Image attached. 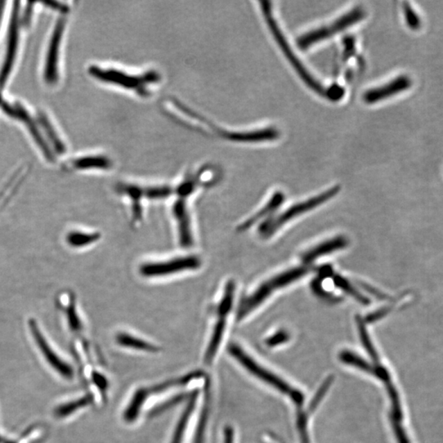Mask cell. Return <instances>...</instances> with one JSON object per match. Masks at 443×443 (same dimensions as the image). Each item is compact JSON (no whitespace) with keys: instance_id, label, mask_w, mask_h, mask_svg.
Instances as JSON below:
<instances>
[{"instance_id":"16","label":"cell","mask_w":443,"mask_h":443,"mask_svg":"<svg viewBox=\"0 0 443 443\" xmlns=\"http://www.w3.org/2000/svg\"><path fill=\"white\" fill-rule=\"evenodd\" d=\"M412 85L410 78L406 76H400L392 82L383 85V87L369 89L364 94V101L367 104H375L382 101L388 97L397 95L398 93L406 91Z\"/></svg>"},{"instance_id":"23","label":"cell","mask_w":443,"mask_h":443,"mask_svg":"<svg viewBox=\"0 0 443 443\" xmlns=\"http://www.w3.org/2000/svg\"><path fill=\"white\" fill-rule=\"evenodd\" d=\"M149 395V391L146 388H141L136 392L132 401L128 406V409L124 412V419L127 422H133L134 420H136L143 404Z\"/></svg>"},{"instance_id":"39","label":"cell","mask_w":443,"mask_h":443,"mask_svg":"<svg viewBox=\"0 0 443 443\" xmlns=\"http://www.w3.org/2000/svg\"><path fill=\"white\" fill-rule=\"evenodd\" d=\"M94 381L96 383L98 388L105 389L106 388V380L101 375L95 374L94 375Z\"/></svg>"},{"instance_id":"14","label":"cell","mask_w":443,"mask_h":443,"mask_svg":"<svg viewBox=\"0 0 443 443\" xmlns=\"http://www.w3.org/2000/svg\"><path fill=\"white\" fill-rule=\"evenodd\" d=\"M64 166L71 172H106L113 168L114 162L105 155L84 154L67 160Z\"/></svg>"},{"instance_id":"3","label":"cell","mask_w":443,"mask_h":443,"mask_svg":"<svg viewBox=\"0 0 443 443\" xmlns=\"http://www.w3.org/2000/svg\"><path fill=\"white\" fill-rule=\"evenodd\" d=\"M24 30L21 17V3L13 2L7 28L3 33V51L0 57V96H3L10 83L19 64Z\"/></svg>"},{"instance_id":"17","label":"cell","mask_w":443,"mask_h":443,"mask_svg":"<svg viewBox=\"0 0 443 443\" xmlns=\"http://www.w3.org/2000/svg\"><path fill=\"white\" fill-rule=\"evenodd\" d=\"M216 133L226 140L244 143L271 141L277 140L280 136L279 131L272 128L244 132H227L217 129Z\"/></svg>"},{"instance_id":"12","label":"cell","mask_w":443,"mask_h":443,"mask_svg":"<svg viewBox=\"0 0 443 443\" xmlns=\"http://www.w3.org/2000/svg\"><path fill=\"white\" fill-rule=\"evenodd\" d=\"M115 192L128 201L132 225H141L144 218V203L147 201L145 185L134 182H119L115 186Z\"/></svg>"},{"instance_id":"29","label":"cell","mask_w":443,"mask_h":443,"mask_svg":"<svg viewBox=\"0 0 443 443\" xmlns=\"http://www.w3.org/2000/svg\"><path fill=\"white\" fill-rule=\"evenodd\" d=\"M334 280L336 284H337L340 288H342L345 293L350 295L353 298H355L356 301L364 304V305H367V304L369 303L368 299L363 297L359 292H357V290L354 289L347 280L342 279V277L337 276L335 277Z\"/></svg>"},{"instance_id":"37","label":"cell","mask_w":443,"mask_h":443,"mask_svg":"<svg viewBox=\"0 0 443 443\" xmlns=\"http://www.w3.org/2000/svg\"><path fill=\"white\" fill-rule=\"evenodd\" d=\"M184 397H185L184 396H179V397H177L175 398H173V400L167 402V403H165V404L159 406L158 409H156L154 411L153 414H158V413L162 412V411L169 408V407H171L172 406L178 403V402L182 401L183 399V398H184Z\"/></svg>"},{"instance_id":"27","label":"cell","mask_w":443,"mask_h":443,"mask_svg":"<svg viewBox=\"0 0 443 443\" xmlns=\"http://www.w3.org/2000/svg\"><path fill=\"white\" fill-rule=\"evenodd\" d=\"M195 397L196 396L192 398L191 401L189 402V404H188L185 410V412H183V415H182V417L180 419V422H179L177 424V428L176 429L175 433H174L172 443H182L183 433H184L185 432V429L188 424V419H189L192 411H193L194 410L196 402Z\"/></svg>"},{"instance_id":"26","label":"cell","mask_w":443,"mask_h":443,"mask_svg":"<svg viewBox=\"0 0 443 443\" xmlns=\"http://www.w3.org/2000/svg\"><path fill=\"white\" fill-rule=\"evenodd\" d=\"M92 401V397L89 396L84 397L80 398V399L69 402V403H67L62 405L55 410V415L59 418H64L67 416H69L76 411L83 408V407L91 404Z\"/></svg>"},{"instance_id":"33","label":"cell","mask_w":443,"mask_h":443,"mask_svg":"<svg viewBox=\"0 0 443 443\" xmlns=\"http://www.w3.org/2000/svg\"><path fill=\"white\" fill-rule=\"evenodd\" d=\"M12 3L0 1V37L4 33L10 19Z\"/></svg>"},{"instance_id":"18","label":"cell","mask_w":443,"mask_h":443,"mask_svg":"<svg viewBox=\"0 0 443 443\" xmlns=\"http://www.w3.org/2000/svg\"><path fill=\"white\" fill-rule=\"evenodd\" d=\"M101 237L100 232L73 229L67 234L65 241L71 248L84 249L100 241Z\"/></svg>"},{"instance_id":"5","label":"cell","mask_w":443,"mask_h":443,"mask_svg":"<svg viewBox=\"0 0 443 443\" xmlns=\"http://www.w3.org/2000/svg\"><path fill=\"white\" fill-rule=\"evenodd\" d=\"M308 272V268L299 267L286 271L259 286L257 290L241 299L237 311V321H241L253 312L276 290L293 284Z\"/></svg>"},{"instance_id":"21","label":"cell","mask_w":443,"mask_h":443,"mask_svg":"<svg viewBox=\"0 0 443 443\" xmlns=\"http://www.w3.org/2000/svg\"><path fill=\"white\" fill-rule=\"evenodd\" d=\"M115 341L119 346L133 349V350L158 352L159 348L155 345L148 342L146 340L136 337L132 334L126 332H120L116 335Z\"/></svg>"},{"instance_id":"1","label":"cell","mask_w":443,"mask_h":443,"mask_svg":"<svg viewBox=\"0 0 443 443\" xmlns=\"http://www.w3.org/2000/svg\"><path fill=\"white\" fill-rule=\"evenodd\" d=\"M69 15H59L53 22L44 42L40 66V77L49 89L60 86L62 80V59Z\"/></svg>"},{"instance_id":"25","label":"cell","mask_w":443,"mask_h":443,"mask_svg":"<svg viewBox=\"0 0 443 443\" xmlns=\"http://www.w3.org/2000/svg\"><path fill=\"white\" fill-rule=\"evenodd\" d=\"M24 170L20 169L16 173L13 177L8 182V185L3 188L1 193H0V209H2L6 202L10 200L12 195H15L17 188L21 184V182L24 178Z\"/></svg>"},{"instance_id":"13","label":"cell","mask_w":443,"mask_h":443,"mask_svg":"<svg viewBox=\"0 0 443 443\" xmlns=\"http://www.w3.org/2000/svg\"><path fill=\"white\" fill-rule=\"evenodd\" d=\"M35 116H37L40 128L53 154L56 158L58 156L64 155L68 150V146L52 116L46 110L35 112Z\"/></svg>"},{"instance_id":"9","label":"cell","mask_w":443,"mask_h":443,"mask_svg":"<svg viewBox=\"0 0 443 443\" xmlns=\"http://www.w3.org/2000/svg\"><path fill=\"white\" fill-rule=\"evenodd\" d=\"M338 191L339 187L334 186L324 192V193L313 197V198L304 201V202L293 205V207L286 209L283 214L263 223V225L259 227V232H261L262 235L266 236L274 234L279 227L284 225L286 223L292 220V219L297 216H301V214L310 211L311 209L320 207V205H323L326 201L332 199L333 196L338 193Z\"/></svg>"},{"instance_id":"32","label":"cell","mask_w":443,"mask_h":443,"mask_svg":"<svg viewBox=\"0 0 443 443\" xmlns=\"http://www.w3.org/2000/svg\"><path fill=\"white\" fill-rule=\"evenodd\" d=\"M404 15L407 25L412 30H418L422 26V21L409 3H404Z\"/></svg>"},{"instance_id":"15","label":"cell","mask_w":443,"mask_h":443,"mask_svg":"<svg viewBox=\"0 0 443 443\" xmlns=\"http://www.w3.org/2000/svg\"><path fill=\"white\" fill-rule=\"evenodd\" d=\"M29 329L31 335L37 343L39 350L42 351L48 363L55 369L58 373H60L62 377L66 379H71L73 377V370L71 366L65 363L64 361L57 356L56 353L52 350L51 346L44 338L42 331L39 329V326L34 320L29 321Z\"/></svg>"},{"instance_id":"30","label":"cell","mask_w":443,"mask_h":443,"mask_svg":"<svg viewBox=\"0 0 443 443\" xmlns=\"http://www.w3.org/2000/svg\"><path fill=\"white\" fill-rule=\"evenodd\" d=\"M333 375H330L324 380L323 384L321 385V387L319 388V390L317 391L315 396L313 398L310 406H309V411H310V413L314 412L316 410L317 406H319L320 401L324 397L325 394L328 392L331 385L333 384Z\"/></svg>"},{"instance_id":"4","label":"cell","mask_w":443,"mask_h":443,"mask_svg":"<svg viewBox=\"0 0 443 443\" xmlns=\"http://www.w3.org/2000/svg\"><path fill=\"white\" fill-rule=\"evenodd\" d=\"M202 266L203 259L198 254H178L143 262L139 266L138 272L146 279H163L197 271Z\"/></svg>"},{"instance_id":"7","label":"cell","mask_w":443,"mask_h":443,"mask_svg":"<svg viewBox=\"0 0 443 443\" xmlns=\"http://www.w3.org/2000/svg\"><path fill=\"white\" fill-rule=\"evenodd\" d=\"M236 286L234 281H228L223 290L220 298L211 306L212 314L216 316L211 338L205 354V362L209 364L212 361L225 334L227 318L234 306Z\"/></svg>"},{"instance_id":"40","label":"cell","mask_w":443,"mask_h":443,"mask_svg":"<svg viewBox=\"0 0 443 443\" xmlns=\"http://www.w3.org/2000/svg\"><path fill=\"white\" fill-rule=\"evenodd\" d=\"M3 443H15V442H11V441H8V440H3Z\"/></svg>"},{"instance_id":"19","label":"cell","mask_w":443,"mask_h":443,"mask_svg":"<svg viewBox=\"0 0 443 443\" xmlns=\"http://www.w3.org/2000/svg\"><path fill=\"white\" fill-rule=\"evenodd\" d=\"M347 240L343 236L336 237L332 240L327 241L325 243L318 245L309 252L303 254V261L308 263L314 261L315 259L330 254L336 250L346 247Z\"/></svg>"},{"instance_id":"28","label":"cell","mask_w":443,"mask_h":443,"mask_svg":"<svg viewBox=\"0 0 443 443\" xmlns=\"http://www.w3.org/2000/svg\"><path fill=\"white\" fill-rule=\"evenodd\" d=\"M357 324L362 344H363L366 351L369 353L370 357L372 358V360L375 362L376 364H378L379 357L377 355V352L375 351L373 345L372 343H371L368 332H367V330L365 329L364 321L359 318V319H357Z\"/></svg>"},{"instance_id":"22","label":"cell","mask_w":443,"mask_h":443,"mask_svg":"<svg viewBox=\"0 0 443 443\" xmlns=\"http://www.w3.org/2000/svg\"><path fill=\"white\" fill-rule=\"evenodd\" d=\"M284 200V194H281V192H277L274 196L272 197L270 202L268 203L266 207L261 209V211L258 212L254 214L252 218L247 219L243 225H241L238 227V230L243 232L247 230L249 227H252L254 225V223L259 220V219L262 218L263 216H266L272 211H275L277 207H279L281 202H283Z\"/></svg>"},{"instance_id":"20","label":"cell","mask_w":443,"mask_h":443,"mask_svg":"<svg viewBox=\"0 0 443 443\" xmlns=\"http://www.w3.org/2000/svg\"><path fill=\"white\" fill-rule=\"evenodd\" d=\"M61 309L64 311L70 329L73 332H80L83 329L82 320L78 310L77 303L73 295L66 293L60 297Z\"/></svg>"},{"instance_id":"31","label":"cell","mask_w":443,"mask_h":443,"mask_svg":"<svg viewBox=\"0 0 443 443\" xmlns=\"http://www.w3.org/2000/svg\"><path fill=\"white\" fill-rule=\"evenodd\" d=\"M307 424V415L304 412L302 408H298L297 427L299 437H301L302 443H311L310 438H309Z\"/></svg>"},{"instance_id":"35","label":"cell","mask_w":443,"mask_h":443,"mask_svg":"<svg viewBox=\"0 0 443 443\" xmlns=\"http://www.w3.org/2000/svg\"><path fill=\"white\" fill-rule=\"evenodd\" d=\"M288 339L289 335L284 332V331H280V332L272 336L270 338L267 339L266 344L268 347L279 346V345L288 341Z\"/></svg>"},{"instance_id":"38","label":"cell","mask_w":443,"mask_h":443,"mask_svg":"<svg viewBox=\"0 0 443 443\" xmlns=\"http://www.w3.org/2000/svg\"><path fill=\"white\" fill-rule=\"evenodd\" d=\"M234 429L231 426H227L225 431V443H234Z\"/></svg>"},{"instance_id":"11","label":"cell","mask_w":443,"mask_h":443,"mask_svg":"<svg viewBox=\"0 0 443 443\" xmlns=\"http://www.w3.org/2000/svg\"><path fill=\"white\" fill-rule=\"evenodd\" d=\"M228 351L231 353V355L236 358L237 361L243 365L246 370L250 371V373L257 376L259 379L263 380L271 386L277 389L281 392H284L286 395L289 397L292 395L295 389L290 388L288 383H286L284 380H281L276 375L270 372L261 366H259L254 360L252 359L246 353L241 349L238 345L232 343L228 347Z\"/></svg>"},{"instance_id":"2","label":"cell","mask_w":443,"mask_h":443,"mask_svg":"<svg viewBox=\"0 0 443 443\" xmlns=\"http://www.w3.org/2000/svg\"><path fill=\"white\" fill-rule=\"evenodd\" d=\"M87 71L98 82L134 93L141 98L150 97L152 89L161 82V75L152 69L133 73L115 67L93 64L89 67Z\"/></svg>"},{"instance_id":"36","label":"cell","mask_w":443,"mask_h":443,"mask_svg":"<svg viewBox=\"0 0 443 443\" xmlns=\"http://www.w3.org/2000/svg\"><path fill=\"white\" fill-rule=\"evenodd\" d=\"M344 94V89L342 87H340L339 85L336 84L327 89L325 97L329 98V100L330 101H338L340 98L343 97Z\"/></svg>"},{"instance_id":"24","label":"cell","mask_w":443,"mask_h":443,"mask_svg":"<svg viewBox=\"0 0 443 443\" xmlns=\"http://www.w3.org/2000/svg\"><path fill=\"white\" fill-rule=\"evenodd\" d=\"M339 359L345 364L357 367V368L365 371L367 373L373 374L376 376V377L379 376V366L374 367L371 365L368 362H366L364 359H362L361 357L354 354V353L349 351H343L340 353Z\"/></svg>"},{"instance_id":"6","label":"cell","mask_w":443,"mask_h":443,"mask_svg":"<svg viewBox=\"0 0 443 443\" xmlns=\"http://www.w3.org/2000/svg\"><path fill=\"white\" fill-rule=\"evenodd\" d=\"M261 6L262 11L263 12V16H265L268 25V28H270L277 43L279 44L281 51L284 52V55L286 57V59L288 60L290 64H292L295 71H297L299 77H301V78L304 80V82H305L309 87L317 94H319V95L326 96L327 89L323 87V85H321L319 82H318V80L310 73V71L304 67L302 62L299 61L297 55H295L292 48L290 46V44H288V42H286L284 34L281 33L279 26H277L274 17H272L271 3L261 2Z\"/></svg>"},{"instance_id":"34","label":"cell","mask_w":443,"mask_h":443,"mask_svg":"<svg viewBox=\"0 0 443 443\" xmlns=\"http://www.w3.org/2000/svg\"><path fill=\"white\" fill-rule=\"evenodd\" d=\"M388 388L392 402L394 417H395V419L397 420L401 418L399 398H398L395 388H394L391 384H389Z\"/></svg>"},{"instance_id":"8","label":"cell","mask_w":443,"mask_h":443,"mask_svg":"<svg viewBox=\"0 0 443 443\" xmlns=\"http://www.w3.org/2000/svg\"><path fill=\"white\" fill-rule=\"evenodd\" d=\"M365 17V12L363 8H353L352 10L347 12L346 15L333 21L332 24L309 31V33L301 35L297 39L298 46L305 51V49L314 46L315 44L324 42L326 39L332 37L333 35L351 28V26L363 20Z\"/></svg>"},{"instance_id":"10","label":"cell","mask_w":443,"mask_h":443,"mask_svg":"<svg viewBox=\"0 0 443 443\" xmlns=\"http://www.w3.org/2000/svg\"><path fill=\"white\" fill-rule=\"evenodd\" d=\"M171 216L177 231L178 244L184 248L192 247L195 244V232L189 198L177 196L172 205Z\"/></svg>"}]
</instances>
